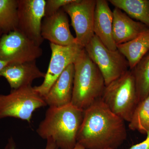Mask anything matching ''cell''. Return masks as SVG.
Returning <instances> with one entry per match:
<instances>
[{
	"label": "cell",
	"mask_w": 149,
	"mask_h": 149,
	"mask_svg": "<svg viewBox=\"0 0 149 149\" xmlns=\"http://www.w3.org/2000/svg\"><path fill=\"white\" fill-rule=\"evenodd\" d=\"M125 122L100 99L84 111L77 143L86 149H117L127 139Z\"/></svg>",
	"instance_id": "cell-1"
},
{
	"label": "cell",
	"mask_w": 149,
	"mask_h": 149,
	"mask_svg": "<svg viewBox=\"0 0 149 149\" xmlns=\"http://www.w3.org/2000/svg\"><path fill=\"white\" fill-rule=\"evenodd\" d=\"M84 110L70 103L49 107L37 129L45 140L51 139L60 149H70L77 143V134L83 121Z\"/></svg>",
	"instance_id": "cell-2"
},
{
	"label": "cell",
	"mask_w": 149,
	"mask_h": 149,
	"mask_svg": "<svg viewBox=\"0 0 149 149\" xmlns=\"http://www.w3.org/2000/svg\"><path fill=\"white\" fill-rule=\"evenodd\" d=\"M73 64L74 73L71 103L84 111L101 98L105 83L101 72L85 48Z\"/></svg>",
	"instance_id": "cell-3"
},
{
	"label": "cell",
	"mask_w": 149,
	"mask_h": 149,
	"mask_svg": "<svg viewBox=\"0 0 149 149\" xmlns=\"http://www.w3.org/2000/svg\"><path fill=\"white\" fill-rule=\"evenodd\" d=\"M102 101L112 112L129 123L139 104L135 78L129 69L106 85Z\"/></svg>",
	"instance_id": "cell-4"
},
{
	"label": "cell",
	"mask_w": 149,
	"mask_h": 149,
	"mask_svg": "<svg viewBox=\"0 0 149 149\" xmlns=\"http://www.w3.org/2000/svg\"><path fill=\"white\" fill-rule=\"evenodd\" d=\"M47 105L31 85L12 90L8 95L0 94V119L13 117L30 123L34 112Z\"/></svg>",
	"instance_id": "cell-5"
},
{
	"label": "cell",
	"mask_w": 149,
	"mask_h": 149,
	"mask_svg": "<svg viewBox=\"0 0 149 149\" xmlns=\"http://www.w3.org/2000/svg\"><path fill=\"white\" fill-rule=\"evenodd\" d=\"M84 48L101 72L106 86L129 70V64L124 56L118 49H108L95 35Z\"/></svg>",
	"instance_id": "cell-6"
},
{
	"label": "cell",
	"mask_w": 149,
	"mask_h": 149,
	"mask_svg": "<svg viewBox=\"0 0 149 149\" xmlns=\"http://www.w3.org/2000/svg\"><path fill=\"white\" fill-rule=\"evenodd\" d=\"M43 50L18 30L3 34L0 39V60L10 63L35 61Z\"/></svg>",
	"instance_id": "cell-7"
},
{
	"label": "cell",
	"mask_w": 149,
	"mask_h": 149,
	"mask_svg": "<svg viewBox=\"0 0 149 149\" xmlns=\"http://www.w3.org/2000/svg\"><path fill=\"white\" fill-rule=\"evenodd\" d=\"M50 47L52 56L45 79L41 85L33 87L43 98L67 67L74 63L84 49L77 43L62 46L50 43Z\"/></svg>",
	"instance_id": "cell-8"
},
{
	"label": "cell",
	"mask_w": 149,
	"mask_h": 149,
	"mask_svg": "<svg viewBox=\"0 0 149 149\" xmlns=\"http://www.w3.org/2000/svg\"><path fill=\"white\" fill-rule=\"evenodd\" d=\"M96 0H74L63 8L70 17L76 43L85 47L95 35L94 19Z\"/></svg>",
	"instance_id": "cell-9"
},
{
	"label": "cell",
	"mask_w": 149,
	"mask_h": 149,
	"mask_svg": "<svg viewBox=\"0 0 149 149\" xmlns=\"http://www.w3.org/2000/svg\"><path fill=\"white\" fill-rule=\"evenodd\" d=\"M46 0H18L17 30L40 46Z\"/></svg>",
	"instance_id": "cell-10"
},
{
	"label": "cell",
	"mask_w": 149,
	"mask_h": 149,
	"mask_svg": "<svg viewBox=\"0 0 149 149\" xmlns=\"http://www.w3.org/2000/svg\"><path fill=\"white\" fill-rule=\"evenodd\" d=\"M42 36L44 40L58 45L68 46L77 43L70 32L67 14L63 8L53 15L44 17Z\"/></svg>",
	"instance_id": "cell-11"
},
{
	"label": "cell",
	"mask_w": 149,
	"mask_h": 149,
	"mask_svg": "<svg viewBox=\"0 0 149 149\" xmlns=\"http://www.w3.org/2000/svg\"><path fill=\"white\" fill-rule=\"evenodd\" d=\"M46 73L38 68L36 61L21 63H10L0 72V77L5 78L12 90L30 86L34 80L44 78Z\"/></svg>",
	"instance_id": "cell-12"
},
{
	"label": "cell",
	"mask_w": 149,
	"mask_h": 149,
	"mask_svg": "<svg viewBox=\"0 0 149 149\" xmlns=\"http://www.w3.org/2000/svg\"><path fill=\"white\" fill-rule=\"evenodd\" d=\"M74 73L73 63L67 67L43 98L47 105L60 107L71 103Z\"/></svg>",
	"instance_id": "cell-13"
},
{
	"label": "cell",
	"mask_w": 149,
	"mask_h": 149,
	"mask_svg": "<svg viewBox=\"0 0 149 149\" xmlns=\"http://www.w3.org/2000/svg\"><path fill=\"white\" fill-rule=\"evenodd\" d=\"M113 15L107 1L96 0L94 32L102 42L111 50L117 49L113 36Z\"/></svg>",
	"instance_id": "cell-14"
},
{
	"label": "cell",
	"mask_w": 149,
	"mask_h": 149,
	"mask_svg": "<svg viewBox=\"0 0 149 149\" xmlns=\"http://www.w3.org/2000/svg\"><path fill=\"white\" fill-rule=\"evenodd\" d=\"M113 15V36L116 45L133 40L149 28L140 22L133 20L118 8H115Z\"/></svg>",
	"instance_id": "cell-15"
},
{
	"label": "cell",
	"mask_w": 149,
	"mask_h": 149,
	"mask_svg": "<svg viewBox=\"0 0 149 149\" xmlns=\"http://www.w3.org/2000/svg\"><path fill=\"white\" fill-rule=\"evenodd\" d=\"M117 49L124 56L132 70L149 52V28L133 40L117 45Z\"/></svg>",
	"instance_id": "cell-16"
},
{
	"label": "cell",
	"mask_w": 149,
	"mask_h": 149,
	"mask_svg": "<svg viewBox=\"0 0 149 149\" xmlns=\"http://www.w3.org/2000/svg\"><path fill=\"white\" fill-rule=\"evenodd\" d=\"M109 1L149 28V0H110Z\"/></svg>",
	"instance_id": "cell-17"
},
{
	"label": "cell",
	"mask_w": 149,
	"mask_h": 149,
	"mask_svg": "<svg viewBox=\"0 0 149 149\" xmlns=\"http://www.w3.org/2000/svg\"><path fill=\"white\" fill-rule=\"evenodd\" d=\"M130 70L135 78L139 103L149 95V52Z\"/></svg>",
	"instance_id": "cell-18"
},
{
	"label": "cell",
	"mask_w": 149,
	"mask_h": 149,
	"mask_svg": "<svg viewBox=\"0 0 149 149\" xmlns=\"http://www.w3.org/2000/svg\"><path fill=\"white\" fill-rule=\"evenodd\" d=\"M18 0H0V30L3 34L16 30Z\"/></svg>",
	"instance_id": "cell-19"
},
{
	"label": "cell",
	"mask_w": 149,
	"mask_h": 149,
	"mask_svg": "<svg viewBox=\"0 0 149 149\" xmlns=\"http://www.w3.org/2000/svg\"><path fill=\"white\" fill-rule=\"evenodd\" d=\"M128 127L143 134L149 131V95L139 103L134 111Z\"/></svg>",
	"instance_id": "cell-20"
},
{
	"label": "cell",
	"mask_w": 149,
	"mask_h": 149,
	"mask_svg": "<svg viewBox=\"0 0 149 149\" xmlns=\"http://www.w3.org/2000/svg\"><path fill=\"white\" fill-rule=\"evenodd\" d=\"M74 0H46L45 17H49L57 12L65 6Z\"/></svg>",
	"instance_id": "cell-21"
},
{
	"label": "cell",
	"mask_w": 149,
	"mask_h": 149,
	"mask_svg": "<svg viewBox=\"0 0 149 149\" xmlns=\"http://www.w3.org/2000/svg\"><path fill=\"white\" fill-rule=\"evenodd\" d=\"M55 143L51 139L47 140V145L45 149H56ZM6 149H17L13 139H10Z\"/></svg>",
	"instance_id": "cell-22"
},
{
	"label": "cell",
	"mask_w": 149,
	"mask_h": 149,
	"mask_svg": "<svg viewBox=\"0 0 149 149\" xmlns=\"http://www.w3.org/2000/svg\"><path fill=\"white\" fill-rule=\"evenodd\" d=\"M146 139L139 143L132 146L129 149H149V131L146 133Z\"/></svg>",
	"instance_id": "cell-23"
},
{
	"label": "cell",
	"mask_w": 149,
	"mask_h": 149,
	"mask_svg": "<svg viewBox=\"0 0 149 149\" xmlns=\"http://www.w3.org/2000/svg\"><path fill=\"white\" fill-rule=\"evenodd\" d=\"M9 64H10V63L8 62L0 60V72Z\"/></svg>",
	"instance_id": "cell-24"
},
{
	"label": "cell",
	"mask_w": 149,
	"mask_h": 149,
	"mask_svg": "<svg viewBox=\"0 0 149 149\" xmlns=\"http://www.w3.org/2000/svg\"><path fill=\"white\" fill-rule=\"evenodd\" d=\"M86 149L85 148H84L82 145H80V144L77 143L75 146H74V148H72V149Z\"/></svg>",
	"instance_id": "cell-25"
},
{
	"label": "cell",
	"mask_w": 149,
	"mask_h": 149,
	"mask_svg": "<svg viewBox=\"0 0 149 149\" xmlns=\"http://www.w3.org/2000/svg\"><path fill=\"white\" fill-rule=\"evenodd\" d=\"M3 32L0 30V39H1V37L2 35H3Z\"/></svg>",
	"instance_id": "cell-26"
}]
</instances>
